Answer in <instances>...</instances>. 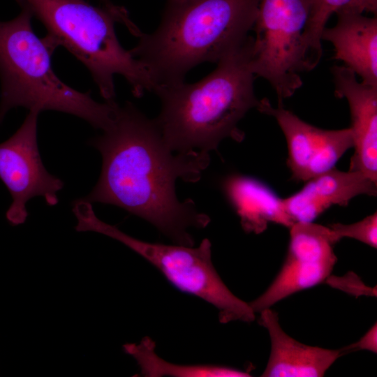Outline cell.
I'll return each mask as SVG.
<instances>
[{
    "label": "cell",
    "instance_id": "1",
    "mask_svg": "<svg viewBox=\"0 0 377 377\" xmlns=\"http://www.w3.org/2000/svg\"><path fill=\"white\" fill-rule=\"evenodd\" d=\"M103 133L89 141L103 158L100 177L83 199L121 207L153 224L177 244L192 246L187 229L205 228L209 218L191 200L179 201L178 178L196 182L209 162L208 153L172 151L154 119L132 103L118 106Z\"/></svg>",
    "mask_w": 377,
    "mask_h": 377
},
{
    "label": "cell",
    "instance_id": "2",
    "mask_svg": "<svg viewBox=\"0 0 377 377\" xmlns=\"http://www.w3.org/2000/svg\"><path fill=\"white\" fill-rule=\"evenodd\" d=\"M253 36H249L194 83L158 86L161 111L154 119L167 146L176 153H208L225 138L237 141L244 133L238 124L259 100L251 67Z\"/></svg>",
    "mask_w": 377,
    "mask_h": 377
},
{
    "label": "cell",
    "instance_id": "3",
    "mask_svg": "<svg viewBox=\"0 0 377 377\" xmlns=\"http://www.w3.org/2000/svg\"><path fill=\"white\" fill-rule=\"evenodd\" d=\"M260 0L168 1L161 22L140 32L129 50L148 71L156 87L184 81L204 62L217 63L249 37Z\"/></svg>",
    "mask_w": 377,
    "mask_h": 377
},
{
    "label": "cell",
    "instance_id": "4",
    "mask_svg": "<svg viewBox=\"0 0 377 377\" xmlns=\"http://www.w3.org/2000/svg\"><path fill=\"white\" fill-rule=\"evenodd\" d=\"M16 1L43 24L47 34L43 39L52 52L64 47L85 66L105 101H114V75L125 78L135 96L155 90L148 71L116 35L115 22L133 34L138 31L124 8L95 6L86 0Z\"/></svg>",
    "mask_w": 377,
    "mask_h": 377
},
{
    "label": "cell",
    "instance_id": "5",
    "mask_svg": "<svg viewBox=\"0 0 377 377\" xmlns=\"http://www.w3.org/2000/svg\"><path fill=\"white\" fill-rule=\"evenodd\" d=\"M0 21V124L12 108L24 107L38 113L55 110L77 116L105 131L112 123L118 104L98 103L90 92H80L61 80L51 65L53 53L34 33L30 10Z\"/></svg>",
    "mask_w": 377,
    "mask_h": 377
},
{
    "label": "cell",
    "instance_id": "6",
    "mask_svg": "<svg viewBox=\"0 0 377 377\" xmlns=\"http://www.w3.org/2000/svg\"><path fill=\"white\" fill-rule=\"evenodd\" d=\"M88 230L121 242L158 269L177 289L212 304L219 310L221 323L255 320L256 313L249 303L236 297L216 272L208 239L194 248L147 242L123 232L96 215L89 221Z\"/></svg>",
    "mask_w": 377,
    "mask_h": 377
},
{
    "label": "cell",
    "instance_id": "7",
    "mask_svg": "<svg viewBox=\"0 0 377 377\" xmlns=\"http://www.w3.org/2000/svg\"><path fill=\"white\" fill-rule=\"evenodd\" d=\"M312 0H260L252 30L251 58L256 77L266 80L279 103L302 86L300 73L309 71L304 34Z\"/></svg>",
    "mask_w": 377,
    "mask_h": 377
},
{
    "label": "cell",
    "instance_id": "8",
    "mask_svg": "<svg viewBox=\"0 0 377 377\" xmlns=\"http://www.w3.org/2000/svg\"><path fill=\"white\" fill-rule=\"evenodd\" d=\"M39 113L29 111L17 131L0 143V179L12 197L6 218L13 225L23 223L27 217V202L43 196L50 206L58 203L57 193L63 182L50 174L43 164L37 143Z\"/></svg>",
    "mask_w": 377,
    "mask_h": 377
},
{
    "label": "cell",
    "instance_id": "9",
    "mask_svg": "<svg viewBox=\"0 0 377 377\" xmlns=\"http://www.w3.org/2000/svg\"><path fill=\"white\" fill-rule=\"evenodd\" d=\"M339 239L332 229L313 222H297L290 228L288 253L268 288L249 303L255 313L327 280L337 258L334 245Z\"/></svg>",
    "mask_w": 377,
    "mask_h": 377
},
{
    "label": "cell",
    "instance_id": "10",
    "mask_svg": "<svg viewBox=\"0 0 377 377\" xmlns=\"http://www.w3.org/2000/svg\"><path fill=\"white\" fill-rule=\"evenodd\" d=\"M279 103L273 107L269 100H259L257 110L274 117L281 129L288 146L287 165L293 179L306 181L334 168L337 162L353 148L350 128L327 130L311 125Z\"/></svg>",
    "mask_w": 377,
    "mask_h": 377
},
{
    "label": "cell",
    "instance_id": "11",
    "mask_svg": "<svg viewBox=\"0 0 377 377\" xmlns=\"http://www.w3.org/2000/svg\"><path fill=\"white\" fill-rule=\"evenodd\" d=\"M337 98L348 101L354 153L349 170L364 174L377 183V87L359 82L343 65L331 68Z\"/></svg>",
    "mask_w": 377,
    "mask_h": 377
},
{
    "label": "cell",
    "instance_id": "12",
    "mask_svg": "<svg viewBox=\"0 0 377 377\" xmlns=\"http://www.w3.org/2000/svg\"><path fill=\"white\" fill-rule=\"evenodd\" d=\"M376 193L377 183L364 174L334 168L306 181L301 190L283 200L295 223L313 222L333 205L346 206L355 196Z\"/></svg>",
    "mask_w": 377,
    "mask_h": 377
},
{
    "label": "cell",
    "instance_id": "13",
    "mask_svg": "<svg viewBox=\"0 0 377 377\" xmlns=\"http://www.w3.org/2000/svg\"><path fill=\"white\" fill-rule=\"evenodd\" d=\"M337 22L325 27L321 40L334 47V59L358 75L362 82L377 87V18L355 9L337 13Z\"/></svg>",
    "mask_w": 377,
    "mask_h": 377
},
{
    "label": "cell",
    "instance_id": "14",
    "mask_svg": "<svg viewBox=\"0 0 377 377\" xmlns=\"http://www.w3.org/2000/svg\"><path fill=\"white\" fill-rule=\"evenodd\" d=\"M259 323L267 329L271 341L269 360L262 376L320 377L343 353L342 349H326L305 345L287 334L278 314L271 308L260 312Z\"/></svg>",
    "mask_w": 377,
    "mask_h": 377
},
{
    "label": "cell",
    "instance_id": "15",
    "mask_svg": "<svg viewBox=\"0 0 377 377\" xmlns=\"http://www.w3.org/2000/svg\"><path fill=\"white\" fill-rule=\"evenodd\" d=\"M223 191L247 232H263L269 223L287 228L294 223L286 212L283 200L263 182L232 175L223 184Z\"/></svg>",
    "mask_w": 377,
    "mask_h": 377
},
{
    "label": "cell",
    "instance_id": "16",
    "mask_svg": "<svg viewBox=\"0 0 377 377\" xmlns=\"http://www.w3.org/2000/svg\"><path fill=\"white\" fill-rule=\"evenodd\" d=\"M155 342L148 337L138 344L126 343L123 348L131 355L146 377H246L250 374L236 369L218 365H179L168 362L158 357L155 351Z\"/></svg>",
    "mask_w": 377,
    "mask_h": 377
},
{
    "label": "cell",
    "instance_id": "17",
    "mask_svg": "<svg viewBox=\"0 0 377 377\" xmlns=\"http://www.w3.org/2000/svg\"><path fill=\"white\" fill-rule=\"evenodd\" d=\"M369 12L365 0H312L309 20L304 34V47L309 71L318 64L323 48L321 35L332 14L343 9Z\"/></svg>",
    "mask_w": 377,
    "mask_h": 377
},
{
    "label": "cell",
    "instance_id": "18",
    "mask_svg": "<svg viewBox=\"0 0 377 377\" xmlns=\"http://www.w3.org/2000/svg\"><path fill=\"white\" fill-rule=\"evenodd\" d=\"M337 237L353 238L373 248L377 247V212L350 224L332 223L328 226Z\"/></svg>",
    "mask_w": 377,
    "mask_h": 377
},
{
    "label": "cell",
    "instance_id": "19",
    "mask_svg": "<svg viewBox=\"0 0 377 377\" xmlns=\"http://www.w3.org/2000/svg\"><path fill=\"white\" fill-rule=\"evenodd\" d=\"M327 282L334 287L340 288L343 291L350 293L353 295H376V290L366 286L362 281L353 273L345 275L343 277H330L327 279Z\"/></svg>",
    "mask_w": 377,
    "mask_h": 377
},
{
    "label": "cell",
    "instance_id": "20",
    "mask_svg": "<svg viewBox=\"0 0 377 377\" xmlns=\"http://www.w3.org/2000/svg\"><path fill=\"white\" fill-rule=\"evenodd\" d=\"M367 350L373 353L377 352V325L375 323L361 339L347 347L342 348L343 353L347 351Z\"/></svg>",
    "mask_w": 377,
    "mask_h": 377
},
{
    "label": "cell",
    "instance_id": "21",
    "mask_svg": "<svg viewBox=\"0 0 377 377\" xmlns=\"http://www.w3.org/2000/svg\"><path fill=\"white\" fill-rule=\"evenodd\" d=\"M371 13L377 12V0H365Z\"/></svg>",
    "mask_w": 377,
    "mask_h": 377
},
{
    "label": "cell",
    "instance_id": "22",
    "mask_svg": "<svg viewBox=\"0 0 377 377\" xmlns=\"http://www.w3.org/2000/svg\"><path fill=\"white\" fill-rule=\"evenodd\" d=\"M105 6H112L113 3L110 0H100Z\"/></svg>",
    "mask_w": 377,
    "mask_h": 377
},
{
    "label": "cell",
    "instance_id": "23",
    "mask_svg": "<svg viewBox=\"0 0 377 377\" xmlns=\"http://www.w3.org/2000/svg\"><path fill=\"white\" fill-rule=\"evenodd\" d=\"M168 1H175V0H168Z\"/></svg>",
    "mask_w": 377,
    "mask_h": 377
}]
</instances>
